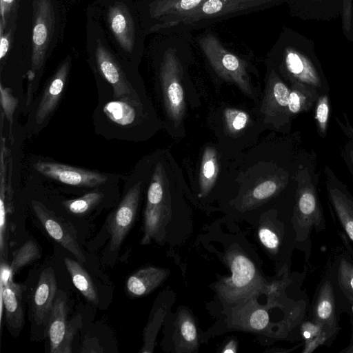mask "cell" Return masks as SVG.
I'll use <instances>...</instances> for the list:
<instances>
[{
  "label": "cell",
  "instance_id": "obj_1",
  "mask_svg": "<svg viewBox=\"0 0 353 353\" xmlns=\"http://www.w3.org/2000/svg\"><path fill=\"white\" fill-rule=\"evenodd\" d=\"M85 16V50L92 71L110 85L114 99L125 100L138 105L139 99L131 82L134 66L114 49L90 6Z\"/></svg>",
  "mask_w": 353,
  "mask_h": 353
},
{
  "label": "cell",
  "instance_id": "obj_2",
  "mask_svg": "<svg viewBox=\"0 0 353 353\" xmlns=\"http://www.w3.org/2000/svg\"><path fill=\"white\" fill-rule=\"evenodd\" d=\"M296 188L293 204L292 223L296 232V246L305 253L309 263L312 252L311 235L314 230L326 229V222L319 194V174L316 155L307 152L295 174Z\"/></svg>",
  "mask_w": 353,
  "mask_h": 353
},
{
  "label": "cell",
  "instance_id": "obj_3",
  "mask_svg": "<svg viewBox=\"0 0 353 353\" xmlns=\"http://www.w3.org/2000/svg\"><path fill=\"white\" fill-rule=\"evenodd\" d=\"M117 52L135 66L143 47L139 10L133 0H96L89 6Z\"/></svg>",
  "mask_w": 353,
  "mask_h": 353
},
{
  "label": "cell",
  "instance_id": "obj_4",
  "mask_svg": "<svg viewBox=\"0 0 353 353\" xmlns=\"http://www.w3.org/2000/svg\"><path fill=\"white\" fill-rule=\"evenodd\" d=\"M29 3L31 59L28 74L33 80L63 39L67 10L62 0H29Z\"/></svg>",
  "mask_w": 353,
  "mask_h": 353
},
{
  "label": "cell",
  "instance_id": "obj_5",
  "mask_svg": "<svg viewBox=\"0 0 353 353\" xmlns=\"http://www.w3.org/2000/svg\"><path fill=\"white\" fill-rule=\"evenodd\" d=\"M225 260L232 275L222 278L215 286L223 302L236 305L265 288L256 266L243 252L231 250L226 253Z\"/></svg>",
  "mask_w": 353,
  "mask_h": 353
},
{
  "label": "cell",
  "instance_id": "obj_6",
  "mask_svg": "<svg viewBox=\"0 0 353 353\" xmlns=\"http://www.w3.org/2000/svg\"><path fill=\"white\" fill-rule=\"evenodd\" d=\"M199 45L219 76L237 85L245 93L252 94L246 64L243 60L225 49L219 39L211 34L202 37Z\"/></svg>",
  "mask_w": 353,
  "mask_h": 353
},
{
  "label": "cell",
  "instance_id": "obj_7",
  "mask_svg": "<svg viewBox=\"0 0 353 353\" xmlns=\"http://www.w3.org/2000/svg\"><path fill=\"white\" fill-rule=\"evenodd\" d=\"M341 314L332 274L326 265L315 291L310 308V320L320 325L333 342L341 329L339 322Z\"/></svg>",
  "mask_w": 353,
  "mask_h": 353
},
{
  "label": "cell",
  "instance_id": "obj_8",
  "mask_svg": "<svg viewBox=\"0 0 353 353\" xmlns=\"http://www.w3.org/2000/svg\"><path fill=\"white\" fill-rule=\"evenodd\" d=\"M181 69L175 49L169 48L163 53L159 77L167 113L175 122L181 121L185 109Z\"/></svg>",
  "mask_w": 353,
  "mask_h": 353
},
{
  "label": "cell",
  "instance_id": "obj_9",
  "mask_svg": "<svg viewBox=\"0 0 353 353\" xmlns=\"http://www.w3.org/2000/svg\"><path fill=\"white\" fill-rule=\"evenodd\" d=\"M66 294L58 291L48 324V335L51 353H70L72 343L82 326V317L76 315L70 321L67 319Z\"/></svg>",
  "mask_w": 353,
  "mask_h": 353
},
{
  "label": "cell",
  "instance_id": "obj_10",
  "mask_svg": "<svg viewBox=\"0 0 353 353\" xmlns=\"http://www.w3.org/2000/svg\"><path fill=\"white\" fill-rule=\"evenodd\" d=\"M323 172L330 213L353 243V196L328 165L325 164Z\"/></svg>",
  "mask_w": 353,
  "mask_h": 353
},
{
  "label": "cell",
  "instance_id": "obj_11",
  "mask_svg": "<svg viewBox=\"0 0 353 353\" xmlns=\"http://www.w3.org/2000/svg\"><path fill=\"white\" fill-rule=\"evenodd\" d=\"M273 0H205L192 13L183 19L178 26H195L232 17L243 12L252 11L267 6Z\"/></svg>",
  "mask_w": 353,
  "mask_h": 353
},
{
  "label": "cell",
  "instance_id": "obj_12",
  "mask_svg": "<svg viewBox=\"0 0 353 353\" xmlns=\"http://www.w3.org/2000/svg\"><path fill=\"white\" fill-rule=\"evenodd\" d=\"M205 0H151L145 14L149 22V32H158L178 26L179 22L196 10Z\"/></svg>",
  "mask_w": 353,
  "mask_h": 353
},
{
  "label": "cell",
  "instance_id": "obj_13",
  "mask_svg": "<svg viewBox=\"0 0 353 353\" xmlns=\"http://www.w3.org/2000/svg\"><path fill=\"white\" fill-rule=\"evenodd\" d=\"M283 74L290 85L299 83L315 89L319 94L330 92L327 81L316 64L294 49L285 50Z\"/></svg>",
  "mask_w": 353,
  "mask_h": 353
},
{
  "label": "cell",
  "instance_id": "obj_14",
  "mask_svg": "<svg viewBox=\"0 0 353 353\" xmlns=\"http://www.w3.org/2000/svg\"><path fill=\"white\" fill-rule=\"evenodd\" d=\"M34 168L48 178L72 186L97 188L108 181L103 173L56 162L38 161Z\"/></svg>",
  "mask_w": 353,
  "mask_h": 353
},
{
  "label": "cell",
  "instance_id": "obj_15",
  "mask_svg": "<svg viewBox=\"0 0 353 353\" xmlns=\"http://www.w3.org/2000/svg\"><path fill=\"white\" fill-rule=\"evenodd\" d=\"M33 211L49 236L69 251L81 263L85 256L77 240L73 228L48 210L42 203L32 201Z\"/></svg>",
  "mask_w": 353,
  "mask_h": 353
},
{
  "label": "cell",
  "instance_id": "obj_16",
  "mask_svg": "<svg viewBox=\"0 0 353 353\" xmlns=\"http://www.w3.org/2000/svg\"><path fill=\"white\" fill-rule=\"evenodd\" d=\"M341 313L353 303V256L345 246L337 248L328 259Z\"/></svg>",
  "mask_w": 353,
  "mask_h": 353
},
{
  "label": "cell",
  "instance_id": "obj_17",
  "mask_svg": "<svg viewBox=\"0 0 353 353\" xmlns=\"http://www.w3.org/2000/svg\"><path fill=\"white\" fill-rule=\"evenodd\" d=\"M141 182L130 188L116 209L109 224L110 250L117 251L132 228L141 195Z\"/></svg>",
  "mask_w": 353,
  "mask_h": 353
},
{
  "label": "cell",
  "instance_id": "obj_18",
  "mask_svg": "<svg viewBox=\"0 0 353 353\" xmlns=\"http://www.w3.org/2000/svg\"><path fill=\"white\" fill-rule=\"evenodd\" d=\"M72 62V55L67 54L50 77L35 112L36 124H42L55 110L63 93Z\"/></svg>",
  "mask_w": 353,
  "mask_h": 353
},
{
  "label": "cell",
  "instance_id": "obj_19",
  "mask_svg": "<svg viewBox=\"0 0 353 353\" xmlns=\"http://www.w3.org/2000/svg\"><path fill=\"white\" fill-rule=\"evenodd\" d=\"M252 296L235 305L228 319L229 326L243 331L262 332L270 325V316L265 308L256 303Z\"/></svg>",
  "mask_w": 353,
  "mask_h": 353
},
{
  "label": "cell",
  "instance_id": "obj_20",
  "mask_svg": "<svg viewBox=\"0 0 353 353\" xmlns=\"http://www.w3.org/2000/svg\"><path fill=\"white\" fill-rule=\"evenodd\" d=\"M57 292L54 271L47 268L40 274L32 299L33 317L37 325L44 323L50 314Z\"/></svg>",
  "mask_w": 353,
  "mask_h": 353
},
{
  "label": "cell",
  "instance_id": "obj_21",
  "mask_svg": "<svg viewBox=\"0 0 353 353\" xmlns=\"http://www.w3.org/2000/svg\"><path fill=\"white\" fill-rule=\"evenodd\" d=\"M169 270L146 267L132 274L126 281L128 294L133 298L148 295L157 288L168 277Z\"/></svg>",
  "mask_w": 353,
  "mask_h": 353
},
{
  "label": "cell",
  "instance_id": "obj_22",
  "mask_svg": "<svg viewBox=\"0 0 353 353\" xmlns=\"http://www.w3.org/2000/svg\"><path fill=\"white\" fill-rule=\"evenodd\" d=\"M22 294L23 286L15 283L13 280L1 288V305L3 304L5 307L6 320L8 325L14 329L21 328L23 323Z\"/></svg>",
  "mask_w": 353,
  "mask_h": 353
},
{
  "label": "cell",
  "instance_id": "obj_23",
  "mask_svg": "<svg viewBox=\"0 0 353 353\" xmlns=\"http://www.w3.org/2000/svg\"><path fill=\"white\" fill-rule=\"evenodd\" d=\"M270 112L279 125L290 124L288 119V105L290 88L274 72L272 73L269 90Z\"/></svg>",
  "mask_w": 353,
  "mask_h": 353
},
{
  "label": "cell",
  "instance_id": "obj_24",
  "mask_svg": "<svg viewBox=\"0 0 353 353\" xmlns=\"http://www.w3.org/2000/svg\"><path fill=\"white\" fill-rule=\"evenodd\" d=\"M169 215L170 209L164 202L154 205H146L141 245H148L152 239L161 238Z\"/></svg>",
  "mask_w": 353,
  "mask_h": 353
},
{
  "label": "cell",
  "instance_id": "obj_25",
  "mask_svg": "<svg viewBox=\"0 0 353 353\" xmlns=\"http://www.w3.org/2000/svg\"><path fill=\"white\" fill-rule=\"evenodd\" d=\"M290 92L288 105L289 123L297 115L313 110L319 93L314 88L299 83L290 85Z\"/></svg>",
  "mask_w": 353,
  "mask_h": 353
},
{
  "label": "cell",
  "instance_id": "obj_26",
  "mask_svg": "<svg viewBox=\"0 0 353 353\" xmlns=\"http://www.w3.org/2000/svg\"><path fill=\"white\" fill-rule=\"evenodd\" d=\"M64 263L75 288L88 301L98 305L99 299L96 287L81 263L69 257L64 258Z\"/></svg>",
  "mask_w": 353,
  "mask_h": 353
},
{
  "label": "cell",
  "instance_id": "obj_27",
  "mask_svg": "<svg viewBox=\"0 0 353 353\" xmlns=\"http://www.w3.org/2000/svg\"><path fill=\"white\" fill-rule=\"evenodd\" d=\"M176 348L181 352H192L199 347L197 330L192 315L181 310L176 321Z\"/></svg>",
  "mask_w": 353,
  "mask_h": 353
},
{
  "label": "cell",
  "instance_id": "obj_28",
  "mask_svg": "<svg viewBox=\"0 0 353 353\" xmlns=\"http://www.w3.org/2000/svg\"><path fill=\"white\" fill-rule=\"evenodd\" d=\"M138 107L125 100L114 99L105 103L103 112L111 123L120 128H129L136 120L135 108Z\"/></svg>",
  "mask_w": 353,
  "mask_h": 353
},
{
  "label": "cell",
  "instance_id": "obj_29",
  "mask_svg": "<svg viewBox=\"0 0 353 353\" xmlns=\"http://www.w3.org/2000/svg\"><path fill=\"white\" fill-rule=\"evenodd\" d=\"M301 333L304 342V353H311L321 345L332 343L324 329L312 320L302 323Z\"/></svg>",
  "mask_w": 353,
  "mask_h": 353
},
{
  "label": "cell",
  "instance_id": "obj_30",
  "mask_svg": "<svg viewBox=\"0 0 353 353\" xmlns=\"http://www.w3.org/2000/svg\"><path fill=\"white\" fill-rule=\"evenodd\" d=\"M332 110L330 92L319 94L313 108L314 120L318 135L325 139Z\"/></svg>",
  "mask_w": 353,
  "mask_h": 353
},
{
  "label": "cell",
  "instance_id": "obj_31",
  "mask_svg": "<svg viewBox=\"0 0 353 353\" xmlns=\"http://www.w3.org/2000/svg\"><path fill=\"white\" fill-rule=\"evenodd\" d=\"M103 193L99 190L89 192L83 196L66 200L62 204L65 210L75 216H83L102 201Z\"/></svg>",
  "mask_w": 353,
  "mask_h": 353
},
{
  "label": "cell",
  "instance_id": "obj_32",
  "mask_svg": "<svg viewBox=\"0 0 353 353\" xmlns=\"http://www.w3.org/2000/svg\"><path fill=\"white\" fill-rule=\"evenodd\" d=\"M218 165L215 152L208 148L203 154L201 167L200 185L201 195L206 194L211 189L216 177Z\"/></svg>",
  "mask_w": 353,
  "mask_h": 353
},
{
  "label": "cell",
  "instance_id": "obj_33",
  "mask_svg": "<svg viewBox=\"0 0 353 353\" xmlns=\"http://www.w3.org/2000/svg\"><path fill=\"white\" fill-rule=\"evenodd\" d=\"M40 255L41 250L38 244L33 240L26 241L13 252L12 261L10 265L12 274L14 276L20 268L34 261Z\"/></svg>",
  "mask_w": 353,
  "mask_h": 353
},
{
  "label": "cell",
  "instance_id": "obj_34",
  "mask_svg": "<svg viewBox=\"0 0 353 353\" xmlns=\"http://www.w3.org/2000/svg\"><path fill=\"white\" fill-rule=\"evenodd\" d=\"M164 313L159 310L152 320L149 322L143 330V345L139 351L141 353L153 352L157 334L161 323Z\"/></svg>",
  "mask_w": 353,
  "mask_h": 353
},
{
  "label": "cell",
  "instance_id": "obj_35",
  "mask_svg": "<svg viewBox=\"0 0 353 353\" xmlns=\"http://www.w3.org/2000/svg\"><path fill=\"white\" fill-rule=\"evenodd\" d=\"M258 236L261 243L271 253L276 254L280 252L283 236L276 230L263 226L259 228Z\"/></svg>",
  "mask_w": 353,
  "mask_h": 353
},
{
  "label": "cell",
  "instance_id": "obj_36",
  "mask_svg": "<svg viewBox=\"0 0 353 353\" xmlns=\"http://www.w3.org/2000/svg\"><path fill=\"white\" fill-rule=\"evenodd\" d=\"M285 185V183L279 181L266 180L254 188L251 196L255 201L266 200L275 195Z\"/></svg>",
  "mask_w": 353,
  "mask_h": 353
},
{
  "label": "cell",
  "instance_id": "obj_37",
  "mask_svg": "<svg viewBox=\"0 0 353 353\" xmlns=\"http://www.w3.org/2000/svg\"><path fill=\"white\" fill-rule=\"evenodd\" d=\"M1 105L2 112L4 113L10 125V130H12L13 115L18 105V99L12 94L10 88L4 87L2 83L0 84Z\"/></svg>",
  "mask_w": 353,
  "mask_h": 353
},
{
  "label": "cell",
  "instance_id": "obj_38",
  "mask_svg": "<svg viewBox=\"0 0 353 353\" xmlns=\"http://www.w3.org/2000/svg\"><path fill=\"white\" fill-rule=\"evenodd\" d=\"M164 189L162 182L161 174L157 170L150 184L147 193L146 205H154L163 203Z\"/></svg>",
  "mask_w": 353,
  "mask_h": 353
},
{
  "label": "cell",
  "instance_id": "obj_39",
  "mask_svg": "<svg viewBox=\"0 0 353 353\" xmlns=\"http://www.w3.org/2000/svg\"><path fill=\"white\" fill-rule=\"evenodd\" d=\"M19 0H0V27L5 28L8 23L17 17Z\"/></svg>",
  "mask_w": 353,
  "mask_h": 353
},
{
  "label": "cell",
  "instance_id": "obj_40",
  "mask_svg": "<svg viewBox=\"0 0 353 353\" xmlns=\"http://www.w3.org/2000/svg\"><path fill=\"white\" fill-rule=\"evenodd\" d=\"M226 122L231 130L238 131L243 129L248 123V114L241 110L229 109L225 113Z\"/></svg>",
  "mask_w": 353,
  "mask_h": 353
},
{
  "label": "cell",
  "instance_id": "obj_41",
  "mask_svg": "<svg viewBox=\"0 0 353 353\" xmlns=\"http://www.w3.org/2000/svg\"><path fill=\"white\" fill-rule=\"evenodd\" d=\"M340 154L353 180V143L347 141L340 148Z\"/></svg>",
  "mask_w": 353,
  "mask_h": 353
},
{
  "label": "cell",
  "instance_id": "obj_42",
  "mask_svg": "<svg viewBox=\"0 0 353 353\" xmlns=\"http://www.w3.org/2000/svg\"><path fill=\"white\" fill-rule=\"evenodd\" d=\"M343 117L344 121H342L338 117H334L335 121L345 137L348 139V141L353 143V126L350 123L348 117L345 113L343 114Z\"/></svg>",
  "mask_w": 353,
  "mask_h": 353
},
{
  "label": "cell",
  "instance_id": "obj_43",
  "mask_svg": "<svg viewBox=\"0 0 353 353\" xmlns=\"http://www.w3.org/2000/svg\"><path fill=\"white\" fill-rule=\"evenodd\" d=\"M103 350L100 346L98 340L95 337H87L83 342L81 352H103Z\"/></svg>",
  "mask_w": 353,
  "mask_h": 353
},
{
  "label": "cell",
  "instance_id": "obj_44",
  "mask_svg": "<svg viewBox=\"0 0 353 353\" xmlns=\"http://www.w3.org/2000/svg\"><path fill=\"white\" fill-rule=\"evenodd\" d=\"M236 342L234 340H230L221 350L222 353L231 352L235 353L236 352Z\"/></svg>",
  "mask_w": 353,
  "mask_h": 353
},
{
  "label": "cell",
  "instance_id": "obj_45",
  "mask_svg": "<svg viewBox=\"0 0 353 353\" xmlns=\"http://www.w3.org/2000/svg\"><path fill=\"white\" fill-rule=\"evenodd\" d=\"M350 323L352 325V335L350 343L347 347H346L344 350L341 351V352L353 353V316H350Z\"/></svg>",
  "mask_w": 353,
  "mask_h": 353
}]
</instances>
